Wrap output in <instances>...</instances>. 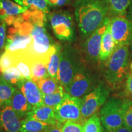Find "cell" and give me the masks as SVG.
Here are the masks:
<instances>
[{
	"mask_svg": "<svg viewBox=\"0 0 132 132\" xmlns=\"http://www.w3.org/2000/svg\"><path fill=\"white\" fill-rule=\"evenodd\" d=\"M74 14L81 37H87L102 26L107 18V0H77L73 4Z\"/></svg>",
	"mask_w": 132,
	"mask_h": 132,
	"instance_id": "6da1fadb",
	"label": "cell"
},
{
	"mask_svg": "<svg viewBox=\"0 0 132 132\" xmlns=\"http://www.w3.org/2000/svg\"><path fill=\"white\" fill-rule=\"evenodd\" d=\"M45 15L32 24L31 36L32 42L28 48L19 54H14L27 61L29 64L35 61H41L48 64L51 54L57 45L47 32L45 27Z\"/></svg>",
	"mask_w": 132,
	"mask_h": 132,
	"instance_id": "7a4b0ae2",
	"label": "cell"
},
{
	"mask_svg": "<svg viewBox=\"0 0 132 132\" xmlns=\"http://www.w3.org/2000/svg\"><path fill=\"white\" fill-rule=\"evenodd\" d=\"M130 62L128 45L118 47L107 60L104 72L106 82L110 87L118 88L125 79L127 78L131 70Z\"/></svg>",
	"mask_w": 132,
	"mask_h": 132,
	"instance_id": "3957f363",
	"label": "cell"
},
{
	"mask_svg": "<svg viewBox=\"0 0 132 132\" xmlns=\"http://www.w3.org/2000/svg\"><path fill=\"white\" fill-rule=\"evenodd\" d=\"M80 54L70 44L62 49L60 55L58 80L64 88L67 86L83 65Z\"/></svg>",
	"mask_w": 132,
	"mask_h": 132,
	"instance_id": "277c9868",
	"label": "cell"
},
{
	"mask_svg": "<svg viewBox=\"0 0 132 132\" xmlns=\"http://www.w3.org/2000/svg\"><path fill=\"white\" fill-rule=\"evenodd\" d=\"M50 24L54 36L59 40L73 42L76 39L73 16L67 11H54L49 15Z\"/></svg>",
	"mask_w": 132,
	"mask_h": 132,
	"instance_id": "5b68a950",
	"label": "cell"
},
{
	"mask_svg": "<svg viewBox=\"0 0 132 132\" xmlns=\"http://www.w3.org/2000/svg\"><path fill=\"white\" fill-rule=\"evenodd\" d=\"M122 102L118 98L108 100L100 111V118L107 132H115L124 124L122 114Z\"/></svg>",
	"mask_w": 132,
	"mask_h": 132,
	"instance_id": "8992f818",
	"label": "cell"
},
{
	"mask_svg": "<svg viewBox=\"0 0 132 132\" xmlns=\"http://www.w3.org/2000/svg\"><path fill=\"white\" fill-rule=\"evenodd\" d=\"M109 94L108 89L103 82H100L91 92L82 97L81 115L84 121H86L103 106L106 103Z\"/></svg>",
	"mask_w": 132,
	"mask_h": 132,
	"instance_id": "52a82bcc",
	"label": "cell"
},
{
	"mask_svg": "<svg viewBox=\"0 0 132 132\" xmlns=\"http://www.w3.org/2000/svg\"><path fill=\"white\" fill-rule=\"evenodd\" d=\"M56 118L59 122H74L83 124L81 115V99L71 97L67 94L65 98L54 109Z\"/></svg>",
	"mask_w": 132,
	"mask_h": 132,
	"instance_id": "ba28073f",
	"label": "cell"
},
{
	"mask_svg": "<svg viewBox=\"0 0 132 132\" xmlns=\"http://www.w3.org/2000/svg\"><path fill=\"white\" fill-rule=\"evenodd\" d=\"M97 86L94 77L83 64L70 83L64 89L71 97L80 98L91 92Z\"/></svg>",
	"mask_w": 132,
	"mask_h": 132,
	"instance_id": "9c48e42d",
	"label": "cell"
},
{
	"mask_svg": "<svg viewBox=\"0 0 132 132\" xmlns=\"http://www.w3.org/2000/svg\"><path fill=\"white\" fill-rule=\"evenodd\" d=\"M110 29L118 47L129 45L132 42V21L123 16H114L110 20Z\"/></svg>",
	"mask_w": 132,
	"mask_h": 132,
	"instance_id": "30bf717a",
	"label": "cell"
},
{
	"mask_svg": "<svg viewBox=\"0 0 132 132\" xmlns=\"http://www.w3.org/2000/svg\"><path fill=\"white\" fill-rule=\"evenodd\" d=\"M110 20L107 18L102 26L89 36L84 43V52L86 59L89 61L95 62L99 60L102 37L110 23Z\"/></svg>",
	"mask_w": 132,
	"mask_h": 132,
	"instance_id": "8fae6325",
	"label": "cell"
},
{
	"mask_svg": "<svg viewBox=\"0 0 132 132\" xmlns=\"http://www.w3.org/2000/svg\"><path fill=\"white\" fill-rule=\"evenodd\" d=\"M30 34L21 32L19 30L10 29L9 34L6 37L5 50L14 54H19L28 48L32 42Z\"/></svg>",
	"mask_w": 132,
	"mask_h": 132,
	"instance_id": "7c38bea8",
	"label": "cell"
},
{
	"mask_svg": "<svg viewBox=\"0 0 132 132\" xmlns=\"http://www.w3.org/2000/svg\"><path fill=\"white\" fill-rule=\"evenodd\" d=\"M21 122L10 103L0 108V128L4 132H21Z\"/></svg>",
	"mask_w": 132,
	"mask_h": 132,
	"instance_id": "4fadbf2b",
	"label": "cell"
},
{
	"mask_svg": "<svg viewBox=\"0 0 132 132\" xmlns=\"http://www.w3.org/2000/svg\"><path fill=\"white\" fill-rule=\"evenodd\" d=\"M16 87L23 94L32 108L44 105L42 93L37 84L31 79H22L18 83Z\"/></svg>",
	"mask_w": 132,
	"mask_h": 132,
	"instance_id": "5bb4252c",
	"label": "cell"
},
{
	"mask_svg": "<svg viewBox=\"0 0 132 132\" xmlns=\"http://www.w3.org/2000/svg\"><path fill=\"white\" fill-rule=\"evenodd\" d=\"M27 11L11 0H0V20L4 21L7 24H11L17 20L19 15Z\"/></svg>",
	"mask_w": 132,
	"mask_h": 132,
	"instance_id": "9a60e30c",
	"label": "cell"
},
{
	"mask_svg": "<svg viewBox=\"0 0 132 132\" xmlns=\"http://www.w3.org/2000/svg\"><path fill=\"white\" fill-rule=\"evenodd\" d=\"M24 119L39 120L49 124H55L58 122L56 118L54 109L44 105L33 108L26 114Z\"/></svg>",
	"mask_w": 132,
	"mask_h": 132,
	"instance_id": "2e32d148",
	"label": "cell"
},
{
	"mask_svg": "<svg viewBox=\"0 0 132 132\" xmlns=\"http://www.w3.org/2000/svg\"><path fill=\"white\" fill-rule=\"evenodd\" d=\"M10 104L20 119L25 118L26 114L33 109L23 94L17 88L10 102Z\"/></svg>",
	"mask_w": 132,
	"mask_h": 132,
	"instance_id": "e0dca14e",
	"label": "cell"
},
{
	"mask_svg": "<svg viewBox=\"0 0 132 132\" xmlns=\"http://www.w3.org/2000/svg\"><path fill=\"white\" fill-rule=\"evenodd\" d=\"M109 24L105 32H104L102 39L100 54H99V60L101 62L106 61L108 60L116 49L118 48V45L110 32Z\"/></svg>",
	"mask_w": 132,
	"mask_h": 132,
	"instance_id": "ac0fdd59",
	"label": "cell"
},
{
	"mask_svg": "<svg viewBox=\"0 0 132 132\" xmlns=\"http://www.w3.org/2000/svg\"><path fill=\"white\" fill-rule=\"evenodd\" d=\"M36 83L43 95L50 94L64 89L58 80L50 77L40 79L36 81Z\"/></svg>",
	"mask_w": 132,
	"mask_h": 132,
	"instance_id": "d6986e66",
	"label": "cell"
},
{
	"mask_svg": "<svg viewBox=\"0 0 132 132\" xmlns=\"http://www.w3.org/2000/svg\"><path fill=\"white\" fill-rule=\"evenodd\" d=\"M15 3L25 8L34 11H40L45 14H48L50 6L46 0H14Z\"/></svg>",
	"mask_w": 132,
	"mask_h": 132,
	"instance_id": "ffe728a7",
	"label": "cell"
},
{
	"mask_svg": "<svg viewBox=\"0 0 132 132\" xmlns=\"http://www.w3.org/2000/svg\"><path fill=\"white\" fill-rule=\"evenodd\" d=\"M61 50V47L57 44L54 52L51 54L47 66V71L49 77L57 80H58L59 62Z\"/></svg>",
	"mask_w": 132,
	"mask_h": 132,
	"instance_id": "44dd1931",
	"label": "cell"
},
{
	"mask_svg": "<svg viewBox=\"0 0 132 132\" xmlns=\"http://www.w3.org/2000/svg\"><path fill=\"white\" fill-rule=\"evenodd\" d=\"M16 87L6 81L0 75V108L10 103Z\"/></svg>",
	"mask_w": 132,
	"mask_h": 132,
	"instance_id": "7402d4cb",
	"label": "cell"
},
{
	"mask_svg": "<svg viewBox=\"0 0 132 132\" xmlns=\"http://www.w3.org/2000/svg\"><path fill=\"white\" fill-rule=\"evenodd\" d=\"M109 10L114 16H124L127 12L131 0H107Z\"/></svg>",
	"mask_w": 132,
	"mask_h": 132,
	"instance_id": "603a6c76",
	"label": "cell"
},
{
	"mask_svg": "<svg viewBox=\"0 0 132 132\" xmlns=\"http://www.w3.org/2000/svg\"><path fill=\"white\" fill-rule=\"evenodd\" d=\"M48 64L41 61H35L30 63L31 80L34 82L49 77L47 71Z\"/></svg>",
	"mask_w": 132,
	"mask_h": 132,
	"instance_id": "cb8c5ba5",
	"label": "cell"
},
{
	"mask_svg": "<svg viewBox=\"0 0 132 132\" xmlns=\"http://www.w3.org/2000/svg\"><path fill=\"white\" fill-rule=\"evenodd\" d=\"M21 132H42L52 125L39 120L27 119L21 120Z\"/></svg>",
	"mask_w": 132,
	"mask_h": 132,
	"instance_id": "d4e9b609",
	"label": "cell"
},
{
	"mask_svg": "<svg viewBox=\"0 0 132 132\" xmlns=\"http://www.w3.org/2000/svg\"><path fill=\"white\" fill-rule=\"evenodd\" d=\"M67 94L65 89H63L59 91L53 92L50 94H44L43 95L44 105L54 109L63 101Z\"/></svg>",
	"mask_w": 132,
	"mask_h": 132,
	"instance_id": "484cf974",
	"label": "cell"
},
{
	"mask_svg": "<svg viewBox=\"0 0 132 132\" xmlns=\"http://www.w3.org/2000/svg\"><path fill=\"white\" fill-rule=\"evenodd\" d=\"M104 128L102 122L97 113L89 118L82 124V132H103Z\"/></svg>",
	"mask_w": 132,
	"mask_h": 132,
	"instance_id": "4316f807",
	"label": "cell"
},
{
	"mask_svg": "<svg viewBox=\"0 0 132 132\" xmlns=\"http://www.w3.org/2000/svg\"><path fill=\"white\" fill-rule=\"evenodd\" d=\"M0 75L6 81L15 87H16L18 83L22 79L24 78L20 72L19 70V69L15 66H12V67L7 69V70L1 73Z\"/></svg>",
	"mask_w": 132,
	"mask_h": 132,
	"instance_id": "83f0119b",
	"label": "cell"
},
{
	"mask_svg": "<svg viewBox=\"0 0 132 132\" xmlns=\"http://www.w3.org/2000/svg\"><path fill=\"white\" fill-rule=\"evenodd\" d=\"M15 57L12 53L5 50L0 54V72L3 73L10 67L14 66Z\"/></svg>",
	"mask_w": 132,
	"mask_h": 132,
	"instance_id": "f1b7e54d",
	"label": "cell"
},
{
	"mask_svg": "<svg viewBox=\"0 0 132 132\" xmlns=\"http://www.w3.org/2000/svg\"><path fill=\"white\" fill-rule=\"evenodd\" d=\"M122 114L123 123L132 129V100L125 99L122 102Z\"/></svg>",
	"mask_w": 132,
	"mask_h": 132,
	"instance_id": "f546056e",
	"label": "cell"
},
{
	"mask_svg": "<svg viewBox=\"0 0 132 132\" xmlns=\"http://www.w3.org/2000/svg\"><path fill=\"white\" fill-rule=\"evenodd\" d=\"M14 66L19 69L24 78L31 79V72L30 64L25 59L16 57Z\"/></svg>",
	"mask_w": 132,
	"mask_h": 132,
	"instance_id": "4dcf8cb0",
	"label": "cell"
},
{
	"mask_svg": "<svg viewBox=\"0 0 132 132\" xmlns=\"http://www.w3.org/2000/svg\"><path fill=\"white\" fill-rule=\"evenodd\" d=\"M62 132H82V124L74 122H67L62 125Z\"/></svg>",
	"mask_w": 132,
	"mask_h": 132,
	"instance_id": "1f68e13d",
	"label": "cell"
},
{
	"mask_svg": "<svg viewBox=\"0 0 132 132\" xmlns=\"http://www.w3.org/2000/svg\"><path fill=\"white\" fill-rule=\"evenodd\" d=\"M7 24L0 20V51L3 50L6 44L7 37Z\"/></svg>",
	"mask_w": 132,
	"mask_h": 132,
	"instance_id": "d6a6232c",
	"label": "cell"
},
{
	"mask_svg": "<svg viewBox=\"0 0 132 132\" xmlns=\"http://www.w3.org/2000/svg\"><path fill=\"white\" fill-rule=\"evenodd\" d=\"M50 7H62L64 5L68 4L70 0H46Z\"/></svg>",
	"mask_w": 132,
	"mask_h": 132,
	"instance_id": "836d02e7",
	"label": "cell"
},
{
	"mask_svg": "<svg viewBox=\"0 0 132 132\" xmlns=\"http://www.w3.org/2000/svg\"><path fill=\"white\" fill-rule=\"evenodd\" d=\"M62 123L60 122H57L55 124H52L47 129L42 132H62Z\"/></svg>",
	"mask_w": 132,
	"mask_h": 132,
	"instance_id": "e575fe53",
	"label": "cell"
},
{
	"mask_svg": "<svg viewBox=\"0 0 132 132\" xmlns=\"http://www.w3.org/2000/svg\"><path fill=\"white\" fill-rule=\"evenodd\" d=\"M125 90L128 94L132 96V72L131 70L128 75L125 83Z\"/></svg>",
	"mask_w": 132,
	"mask_h": 132,
	"instance_id": "d590c367",
	"label": "cell"
},
{
	"mask_svg": "<svg viewBox=\"0 0 132 132\" xmlns=\"http://www.w3.org/2000/svg\"><path fill=\"white\" fill-rule=\"evenodd\" d=\"M131 128H128V127L123 124L122 126L119 128L115 132H131Z\"/></svg>",
	"mask_w": 132,
	"mask_h": 132,
	"instance_id": "8d00e7d4",
	"label": "cell"
},
{
	"mask_svg": "<svg viewBox=\"0 0 132 132\" xmlns=\"http://www.w3.org/2000/svg\"><path fill=\"white\" fill-rule=\"evenodd\" d=\"M127 11H128V12L127 13L128 14V19H129L130 21H132V0Z\"/></svg>",
	"mask_w": 132,
	"mask_h": 132,
	"instance_id": "74e56055",
	"label": "cell"
},
{
	"mask_svg": "<svg viewBox=\"0 0 132 132\" xmlns=\"http://www.w3.org/2000/svg\"><path fill=\"white\" fill-rule=\"evenodd\" d=\"M0 132H4V131H3V130H1V128H0Z\"/></svg>",
	"mask_w": 132,
	"mask_h": 132,
	"instance_id": "f35d334b",
	"label": "cell"
},
{
	"mask_svg": "<svg viewBox=\"0 0 132 132\" xmlns=\"http://www.w3.org/2000/svg\"><path fill=\"white\" fill-rule=\"evenodd\" d=\"M103 132H107V131H105V130H104V131Z\"/></svg>",
	"mask_w": 132,
	"mask_h": 132,
	"instance_id": "ab89813d",
	"label": "cell"
},
{
	"mask_svg": "<svg viewBox=\"0 0 132 132\" xmlns=\"http://www.w3.org/2000/svg\"><path fill=\"white\" fill-rule=\"evenodd\" d=\"M131 132H132V129H131Z\"/></svg>",
	"mask_w": 132,
	"mask_h": 132,
	"instance_id": "60d3db41",
	"label": "cell"
},
{
	"mask_svg": "<svg viewBox=\"0 0 132 132\" xmlns=\"http://www.w3.org/2000/svg\"><path fill=\"white\" fill-rule=\"evenodd\" d=\"M131 44H132V42H131Z\"/></svg>",
	"mask_w": 132,
	"mask_h": 132,
	"instance_id": "b9f144b4",
	"label": "cell"
}]
</instances>
